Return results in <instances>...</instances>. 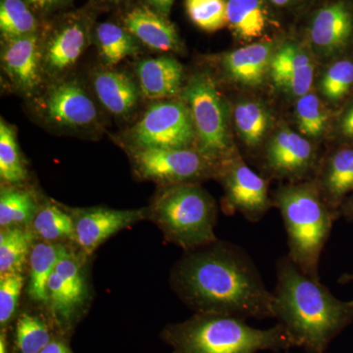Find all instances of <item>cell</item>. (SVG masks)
Listing matches in <instances>:
<instances>
[{"label":"cell","mask_w":353,"mask_h":353,"mask_svg":"<svg viewBox=\"0 0 353 353\" xmlns=\"http://www.w3.org/2000/svg\"><path fill=\"white\" fill-rule=\"evenodd\" d=\"M172 285L196 313L274 318L273 292L252 257L234 243L217 240L185 252L174 267Z\"/></svg>","instance_id":"6da1fadb"},{"label":"cell","mask_w":353,"mask_h":353,"mask_svg":"<svg viewBox=\"0 0 353 353\" xmlns=\"http://www.w3.org/2000/svg\"><path fill=\"white\" fill-rule=\"evenodd\" d=\"M273 296L274 318L284 327L294 347L307 353H324L353 321V301L336 299L288 255L278 260Z\"/></svg>","instance_id":"7a4b0ae2"},{"label":"cell","mask_w":353,"mask_h":353,"mask_svg":"<svg viewBox=\"0 0 353 353\" xmlns=\"http://www.w3.org/2000/svg\"><path fill=\"white\" fill-rule=\"evenodd\" d=\"M272 201L284 222L288 256L304 274L320 281V259L340 214L326 203L314 181L280 185Z\"/></svg>","instance_id":"3957f363"},{"label":"cell","mask_w":353,"mask_h":353,"mask_svg":"<svg viewBox=\"0 0 353 353\" xmlns=\"http://www.w3.org/2000/svg\"><path fill=\"white\" fill-rule=\"evenodd\" d=\"M236 316L196 313L189 320L170 325L163 339L173 353H256L294 347L281 324L260 330Z\"/></svg>","instance_id":"277c9868"},{"label":"cell","mask_w":353,"mask_h":353,"mask_svg":"<svg viewBox=\"0 0 353 353\" xmlns=\"http://www.w3.org/2000/svg\"><path fill=\"white\" fill-rule=\"evenodd\" d=\"M150 215L165 239L185 252L218 240L214 232L217 206L199 183L165 185L155 197Z\"/></svg>","instance_id":"5b68a950"},{"label":"cell","mask_w":353,"mask_h":353,"mask_svg":"<svg viewBox=\"0 0 353 353\" xmlns=\"http://www.w3.org/2000/svg\"><path fill=\"white\" fill-rule=\"evenodd\" d=\"M196 132V150L211 161L227 163L239 154L230 132L229 108L208 74L192 76L183 90Z\"/></svg>","instance_id":"8992f818"},{"label":"cell","mask_w":353,"mask_h":353,"mask_svg":"<svg viewBox=\"0 0 353 353\" xmlns=\"http://www.w3.org/2000/svg\"><path fill=\"white\" fill-rule=\"evenodd\" d=\"M132 160L143 179L164 185L197 183L218 176L221 169L196 148H137Z\"/></svg>","instance_id":"52a82bcc"},{"label":"cell","mask_w":353,"mask_h":353,"mask_svg":"<svg viewBox=\"0 0 353 353\" xmlns=\"http://www.w3.org/2000/svg\"><path fill=\"white\" fill-rule=\"evenodd\" d=\"M132 141L138 148H194L196 132L185 102L153 104L132 128Z\"/></svg>","instance_id":"ba28073f"},{"label":"cell","mask_w":353,"mask_h":353,"mask_svg":"<svg viewBox=\"0 0 353 353\" xmlns=\"http://www.w3.org/2000/svg\"><path fill=\"white\" fill-rule=\"evenodd\" d=\"M217 178L224 188L222 209L227 215L240 213L257 223L273 208L268 180L252 170L240 154L222 165Z\"/></svg>","instance_id":"9c48e42d"},{"label":"cell","mask_w":353,"mask_h":353,"mask_svg":"<svg viewBox=\"0 0 353 353\" xmlns=\"http://www.w3.org/2000/svg\"><path fill=\"white\" fill-rule=\"evenodd\" d=\"M320 163L315 145L289 128H283L271 137L262 160L267 175L290 183L314 181Z\"/></svg>","instance_id":"30bf717a"},{"label":"cell","mask_w":353,"mask_h":353,"mask_svg":"<svg viewBox=\"0 0 353 353\" xmlns=\"http://www.w3.org/2000/svg\"><path fill=\"white\" fill-rule=\"evenodd\" d=\"M306 34L325 59L353 54V0H322L309 14Z\"/></svg>","instance_id":"8fae6325"},{"label":"cell","mask_w":353,"mask_h":353,"mask_svg":"<svg viewBox=\"0 0 353 353\" xmlns=\"http://www.w3.org/2000/svg\"><path fill=\"white\" fill-rule=\"evenodd\" d=\"M146 217V211L116 210L103 208L83 209L73 216L75 240L90 255L113 234Z\"/></svg>","instance_id":"7c38bea8"},{"label":"cell","mask_w":353,"mask_h":353,"mask_svg":"<svg viewBox=\"0 0 353 353\" xmlns=\"http://www.w3.org/2000/svg\"><path fill=\"white\" fill-rule=\"evenodd\" d=\"M269 77L281 92L299 99L310 92L314 64L301 44L285 41L274 53Z\"/></svg>","instance_id":"4fadbf2b"},{"label":"cell","mask_w":353,"mask_h":353,"mask_svg":"<svg viewBox=\"0 0 353 353\" xmlns=\"http://www.w3.org/2000/svg\"><path fill=\"white\" fill-rule=\"evenodd\" d=\"M85 296V283L80 265L71 252L57 265L48 283V299L62 325L74 319Z\"/></svg>","instance_id":"5bb4252c"},{"label":"cell","mask_w":353,"mask_h":353,"mask_svg":"<svg viewBox=\"0 0 353 353\" xmlns=\"http://www.w3.org/2000/svg\"><path fill=\"white\" fill-rule=\"evenodd\" d=\"M278 46L273 39L255 41L230 51L222 60L225 75L246 88H259L270 73V65Z\"/></svg>","instance_id":"9a60e30c"},{"label":"cell","mask_w":353,"mask_h":353,"mask_svg":"<svg viewBox=\"0 0 353 353\" xmlns=\"http://www.w3.org/2000/svg\"><path fill=\"white\" fill-rule=\"evenodd\" d=\"M314 182L326 203L340 214L341 204L353 192V145H336L323 158Z\"/></svg>","instance_id":"2e32d148"},{"label":"cell","mask_w":353,"mask_h":353,"mask_svg":"<svg viewBox=\"0 0 353 353\" xmlns=\"http://www.w3.org/2000/svg\"><path fill=\"white\" fill-rule=\"evenodd\" d=\"M227 26L234 38L252 43L273 34L280 22L266 0H227Z\"/></svg>","instance_id":"e0dca14e"},{"label":"cell","mask_w":353,"mask_h":353,"mask_svg":"<svg viewBox=\"0 0 353 353\" xmlns=\"http://www.w3.org/2000/svg\"><path fill=\"white\" fill-rule=\"evenodd\" d=\"M46 112L51 122L70 128L88 126L97 117L94 101L75 82L59 83L48 92Z\"/></svg>","instance_id":"ac0fdd59"},{"label":"cell","mask_w":353,"mask_h":353,"mask_svg":"<svg viewBox=\"0 0 353 353\" xmlns=\"http://www.w3.org/2000/svg\"><path fill=\"white\" fill-rule=\"evenodd\" d=\"M41 53L36 34L6 39L2 52L4 70L16 85L31 92L41 82Z\"/></svg>","instance_id":"d6986e66"},{"label":"cell","mask_w":353,"mask_h":353,"mask_svg":"<svg viewBox=\"0 0 353 353\" xmlns=\"http://www.w3.org/2000/svg\"><path fill=\"white\" fill-rule=\"evenodd\" d=\"M124 24L132 37L152 50L166 52L180 48V38L175 26L166 16L148 7L132 9L125 16Z\"/></svg>","instance_id":"ffe728a7"},{"label":"cell","mask_w":353,"mask_h":353,"mask_svg":"<svg viewBox=\"0 0 353 353\" xmlns=\"http://www.w3.org/2000/svg\"><path fill=\"white\" fill-rule=\"evenodd\" d=\"M139 87L146 99H172L181 92L183 79L182 65L172 57L150 58L137 67Z\"/></svg>","instance_id":"44dd1931"},{"label":"cell","mask_w":353,"mask_h":353,"mask_svg":"<svg viewBox=\"0 0 353 353\" xmlns=\"http://www.w3.org/2000/svg\"><path fill=\"white\" fill-rule=\"evenodd\" d=\"M87 28L70 22L53 34L46 48L44 61L50 71L61 72L76 63L87 46Z\"/></svg>","instance_id":"7402d4cb"},{"label":"cell","mask_w":353,"mask_h":353,"mask_svg":"<svg viewBox=\"0 0 353 353\" xmlns=\"http://www.w3.org/2000/svg\"><path fill=\"white\" fill-rule=\"evenodd\" d=\"M70 250L59 243L39 241L32 245L29 255L30 296L34 301H48V283L60 259Z\"/></svg>","instance_id":"603a6c76"},{"label":"cell","mask_w":353,"mask_h":353,"mask_svg":"<svg viewBox=\"0 0 353 353\" xmlns=\"http://www.w3.org/2000/svg\"><path fill=\"white\" fill-rule=\"evenodd\" d=\"M94 90L104 108L115 115L131 112L139 101V92L131 79L119 72L106 71L94 78Z\"/></svg>","instance_id":"cb8c5ba5"},{"label":"cell","mask_w":353,"mask_h":353,"mask_svg":"<svg viewBox=\"0 0 353 353\" xmlns=\"http://www.w3.org/2000/svg\"><path fill=\"white\" fill-rule=\"evenodd\" d=\"M234 124L239 138L250 150H259L272 126L270 111L261 102H239L234 110Z\"/></svg>","instance_id":"d4e9b609"},{"label":"cell","mask_w":353,"mask_h":353,"mask_svg":"<svg viewBox=\"0 0 353 353\" xmlns=\"http://www.w3.org/2000/svg\"><path fill=\"white\" fill-rule=\"evenodd\" d=\"M323 99L331 105L343 108L353 99V54L332 60L322 73L319 83Z\"/></svg>","instance_id":"484cf974"},{"label":"cell","mask_w":353,"mask_h":353,"mask_svg":"<svg viewBox=\"0 0 353 353\" xmlns=\"http://www.w3.org/2000/svg\"><path fill=\"white\" fill-rule=\"evenodd\" d=\"M34 232L10 227L0 232V275L21 273L34 243Z\"/></svg>","instance_id":"4316f807"},{"label":"cell","mask_w":353,"mask_h":353,"mask_svg":"<svg viewBox=\"0 0 353 353\" xmlns=\"http://www.w3.org/2000/svg\"><path fill=\"white\" fill-rule=\"evenodd\" d=\"M294 112L299 134L305 138H322L333 127V116L313 92L297 99Z\"/></svg>","instance_id":"83f0119b"},{"label":"cell","mask_w":353,"mask_h":353,"mask_svg":"<svg viewBox=\"0 0 353 353\" xmlns=\"http://www.w3.org/2000/svg\"><path fill=\"white\" fill-rule=\"evenodd\" d=\"M32 232L44 241L75 240L73 216L61 208L48 204L39 209L32 221Z\"/></svg>","instance_id":"f1b7e54d"},{"label":"cell","mask_w":353,"mask_h":353,"mask_svg":"<svg viewBox=\"0 0 353 353\" xmlns=\"http://www.w3.org/2000/svg\"><path fill=\"white\" fill-rule=\"evenodd\" d=\"M38 212L36 201L25 190H2L0 196V227H22Z\"/></svg>","instance_id":"f546056e"},{"label":"cell","mask_w":353,"mask_h":353,"mask_svg":"<svg viewBox=\"0 0 353 353\" xmlns=\"http://www.w3.org/2000/svg\"><path fill=\"white\" fill-rule=\"evenodd\" d=\"M97 39L102 57L114 66L136 51L132 34L113 23H102L97 28Z\"/></svg>","instance_id":"4dcf8cb0"},{"label":"cell","mask_w":353,"mask_h":353,"mask_svg":"<svg viewBox=\"0 0 353 353\" xmlns=\"http://www.w3.org/2000/svg\"><path fill=\"white\" fill-rule=\"evenodd\" d=\"M38 23L24 0H1L0 30L6 39L32 36Z\"/></svg>","instance_id":"1f68e13d"},{"label":"cell","mask_w":353,"mask_h":353,"mask_svg":"<svg viewBox=\"0 0 353 353\" xmlns=\"http://www.w3.org/2000/svg\"><path fill=\"white\" fill-rule=\"evenodd\" d=\"M53 339L50 325L39 316L23 313L18 318L15 329L18 353H41Z\"/></svg>","instance_id":"d6a6232c"},{"label":"cell","mask_w":353,"mask_h":353,"mask_svg":"<svg viewBox=\"0 0 353 353\" xmlns=\"http://www.w3.org/2000/svg\"><path fill=\"white\" fill-rule=\"evenodd\" d=\"M0 176L4 183L18 185L27 178L15 132L3 120L0 121Z\"/></svg>","instance_id":"836d02e7"},{"label":"cell","mask_w":353,"mask_h":353,"mask_svg":"<svg viewBox=\"0 0 353 353\" xmlns=\"http://www.w3.org/2000/svg\"><path fill=\"white\" fill-rule=\"evenodd\" d=\"M185 8L202 31L215 32L227 26V0H185Z\"/></svg>","instance_id":"e575fe53"},{"label":"cell","mask_w":353,"mask_h":353,"mask_svg":"<svg viewBox=\"0 0 353 353\" xmlns=\"http://www.w3.org/2000/svg\"><path fill=\"white\" fill-rule=\"evenodd\" d=\"M23 287L24 278L22 274L0 275V325L2 329H6L15 315Z\"/></svg>","instance_id":"d590c367"},{"label":"cell","mask_w":353,"mask_h":353,"mask_svg":"<svg viewBox=\"0 0 353 353\" xmlns=\"http://www.w3.org/2000/svg\"><path fill=\"white\" fill-rule=\"evenodd\" d=\"M333 128L336 145H353V99L336 114Z\"/></svg>","instance_id":"8d00e7d4"},{"label":"cell","mask_w":353,"mask_h":353,"mask_svg":"<svg viewBox=\"0 0 353 353\" xmlns=\"http://www.w3.org/2000/svg\"><path fill=\"white\" fill-rule=\"evenodd\" d=\"M276 11L294 12L310 6L312 0H266Z\"/></svg>","instance_id":"74e56055"},{"label":"cell","mask_w":353,"mask_h":353,"mask_svg":"<svg viewBox=\"0 0 353 353\" xmlns=\"http://www.w3.org/2000/svg\"><path fill=\"white\" fill-rule=\"evenodd\" d=\"M41 353H72V352L63 340L54 338L41 350Z\"/></svg>","instance_id":"f35d334b"},{"label":"cell","mask_w":353,"mask_h":353,"mask_svg":"<svg viewBox=\"0 0 353 353\" xmlns=\"http://www.w3.org/2000/svg\"><path fill=\"white\" fill-rule=\"evenodd\" d=\"M150 6L153 7L157 12L168 17L173 6L174 0H146Z\"/></svg>","instance_id":"ab89813d"},{"label":"cell","mask_w":353,"mask_h":353,"mask_svg":"<svg viewBox=\"0 0 353 353\" xmlns=\"http://www.w3.org/2000/svg\"><path fill=\"white\" fill-rule=\"evenodd\" d=\"M341 217L353 223V192L343 202L340 208Z\"/></svg>","instance_id":"60d3db41"},{"label":"cell","mask_w":353,"mask_h":353,"mask_svg":"<svg viewBox=\"0 0 353 353\" xmlns=\"http://www.w3.org/2000/svg\"><path fill=\"white\" fill-rule=\"evenodd\" d=\"M30 3L34 4L39 8H48V7L57 6L61 3L64 0H27Z\"/></svg>","instance_id":"b9f144b4"},{"label":"cell","mask_w":353,"mask_h":353,"mask_svg":"<svg viewBox=\"0 0 353 353\" xmlns=\"http://www.w3.org/2000/svg\"><path fill=\"white\" fill-rule=\"evenodd\" d=\"M0 353H8L6 329H2L1 334H0Z\"/></svg>","instance_id":"7bdbcfd3"},{"label":"cell","mask_w":353,"mask_h":353,"mask_svg":"<svg viewBox=\"0 0 353 353\" xmlns=\"http://www.w3.org/2000/svg\"><path fill=\"white\" fill-rule=\"evenodd\" d=\"M353 282V274H345L341 276L339 283L340 284H347V283Z\"/></svg>","instance_id":"ee69618b"},{"label":"cell","mask_w":353,"mask_h":353,"mask_svg":"<svg viewBox=\"0 0 353 353\" xmlns=\"http://www.w3.org/2000/svg\"><path fill=\"white\" fill-rule=\"evenodd\" d=\"M112 1H120V0H112Z\"/></svg>","instance_id":"f6af8a7d"}]
</instances>
